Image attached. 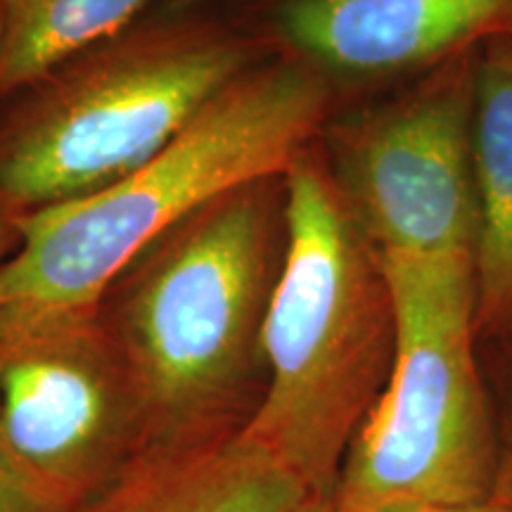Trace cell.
I'll list each match as a JSON object with an SVG mask.
<instances>
[{
  "label": "cell",
  "instance_id": "5bb4252c",
  "mask_svg": "<svg viewBox=\"0 0 512 512\" xmlns=\"http://www.w3.org/2000/svg\"><path fill=\"white\" fill-rule=\"evenodd\" d=\"M411 512H512V501L501 496H491L486 501L458 503V505H432V508H418Z\"/></svg>",
  "mask_w": 512,
  "mask_h": 512
},
{
  "label": "cell",
  "instance_id": "e0dca14e",
  "mask_svg": "<svg viewBox=\"0 0 512 512\" xmlns=\"http://www.w3.org/2000/svg\"><path fill=\"white\" fill-rule=\"evenodd\" d=\"M0 36H3V17H0Z\"/></svg>",
  "mask_w": 512,
  "mask_h": 512
},
{
  "label": "cell",
  "instance_id": "2e32d148",
  "mask_svg": "<svg viewBox=\"0 0 512 512\" xmlns=\"http://www.w3.org/2000/svg\"><path fill=\"white\" fill-rule=\"evenodd\" d=\"M10 235H12V226H5V223L0 221V266H3L5 259H8Z\"/></svg>",
  "mask_w": 512,
  "mask_h": 512
},
{
  "label": "cell",
  "instance_id": "8fae6325",
  "mask_svg": "<svg viewBox=\"0 0 512 512\" xmlns=\"http://www.w3.org/2000/svg\"><path fill=\"white\" fill-rule=\"evenodd\" d=\"M147 0H0V91L48 79L112 41Z\"/></svg>",
  "mask_w": 512,
  "mask_h": 512
},
{
  "label": "cell",
  "instance_id": "30bf717a",
  "mask_svg": "<svg viewBox=\"0 0 512 512\" xmlns=\"http://www.w3.org/2000/svg\"><path fill=\"white\" fill-rule=\"evenodd\" d=\"M472 157L477 332L505 337L512 335V36L477 50Z\"/></svg>",
  "mask_w": 512,
  "mask_h": 512
},
{
  "label": "cell",
  "instance_id": "3957f363",
  "mask_svg": "<svg viewBox=\"0 0 512 512\" xmlns=\"http://www.w3.org/2000/svg\"><path fill=\"white\" fill-rule=\"evenodd\" d=\"M275 178L219 197L133 261L110 328L136 384L147 451L242 427L285 247Z\"/></svg>",
  "mask_w": 512,
  "mask_h": 512
},
{
  "label": "cell",
  "instance_id": "6da1fadb",
  "mask_svg": "<svg viewBox=\"0 0 512 512\" xmlns=\"http://www.w3.org/2000/svg\"><path fill=\"white\" fill-rule=\"evenodd\" d=\"M283 192V261L261 330L266 389L240 430L309 496L332 498L392 375L394 299L328 166L304 152Z\"/></svg>",
  "mask_w": 512,
  "mask_h": 512
},
{
  "label": "cell",
  "instance_id": "7c38bea8",
  "mask_svg": "<svg viewBox=\"0 0 512 512\" xmlns=\"http://www.w3.org/2000/svg\"><path fill=\"white\" fill-rule=\"evenodd\" d=\"M0 512H69L31 479L0 437Z\"/></svg>",
  "mask_w": 512,
  "mask_h": 512
},
{
  "label": "cell",
  "instance_id": "ba28073f",
  "mask_svg": "<svg viewBox=\"0 0 512 512\" xmlns=\"http://www.w3.org/2000/svg\"><path fill=\"white\" fill-rule=\"evenodd\" d=\"M278 29L328 81H377L512 36V0H285Z\"/></svg>",
  "mask_w": 512,
  "mask_h": 512
},
{
  "label": "cell",
  "instance_id": "52a82bcc",
  "mask_svg": "<svg viewBox=\"0 0 512 512\" xmlns=\"http://www.w3.org/2000/svg\"><path fill=\"white\" fill-rule=\"evenodd\" d=\"M475 53L332 131L328 174L382 259L472 261Z\"/></svg>",
  "mask_w": 512,
  "mask_h": 512
},
{
  "label": "cell",
  "instance_id": "4fadbf2b",
  "mask_svg": "<svg viewBox=\"0 0 512 512\" xmlns=\"http://www.w3.org/2000/svg\"><path fill=\"white\" fill-rule=\"evenodd\" d=\"M501 470H498L496 496L512 501V384L508 396V408H505L501 425Z\"/></svg>",
  "mask_w": 512,
  "mask_h": 512
},
{
  "label": "cell",
  "instance_id": "9a60e30c",
  "mask_svg": "<svg viewBox=\"0 0 512 512\" xmlns=\"http://www.w3.org/2000/svg\"><path fill=\"white\" fill-rule=\"evenodd\" d=\"M292 512H349V510H344L342 505H337L332 498H309V501H304Z\"/></svg>",
  "mask_w": 512,
  "mask_h": 512
},
{
  "label": "cell",
  "instance_id": "8992f818",
  "mask_svg": "<svg viewBox=\"0 0 512 512\" xmlns=\"http://www.w3.org/2000/svg\"><path fill=\"white\" fill-rule=\"evenodd\" d=\"M0 437L69 512L147 451L136 384L98 311L0 309Z\"/></svg>",
  "mask_w": 512,
  "mask_h": 512
},
{
  "label": "cell",
  "instance_id": "5b68a950",
  "mask_svg": "<svg viewBox=\"0 0 512 512\" xmlns=\"http://www.w3.org/2000/svg\"><path fill=\"white\" fill-rule=\"evenodd\" d=\"M247 53L209 31L128 36L64 72L0 140V207L17 216L91 197L169 147Z\"/></svg>",
  "mask_w": 512,
  "mask_h": 512
},
{
  "label": "cell",
  "instance_id": "9c48e42d",
  "mask_svg": "<svg viewBox=\"0 0 512 512\" xmlns=\"http://www.w3.org/2000/svg\"><path fill=\"white\" fill-rule=\"evenodd\" d=\"M309 498L238 427L204 444L150 448L79 512H292Z\"/></svg>",
  "mask_w": 512,
  "mask_h": 512
},
{
  "label": "cell",
  "instance_id": "277c9868",
  "mask_svg": "<svg viewBox=\"0 0 512 512\" xmlns=\"http://www.w3.org/2000/svg\"><path fill=\"white\" fill-rule=\"evenodd\" d=\"M380 261L394 299V366L332 501L349 512L486 501L496 496L501 427L477 363L472 261Z\"/></svg>",
  "mask_w": 512,
  "mask_h": 512
},
{
  "label": "cell",
  "instance_id": "7a4b0ae2",
  "mask_svg": "<svg viewBox=\"0 0 512 512\" xmlns=\"http://www.w3.org/2000/svg\"><path fill=\"white\" fill-rule=\"evenodd\" d=\"M328 100L330 81L304 62L245 72L124 181L15 216L0 309L95 313L114 280L192 214L242 185L285 176Z\"/></svg>",
  "mask_w": 512,
  "mask_h": 512
}]
</instances>
